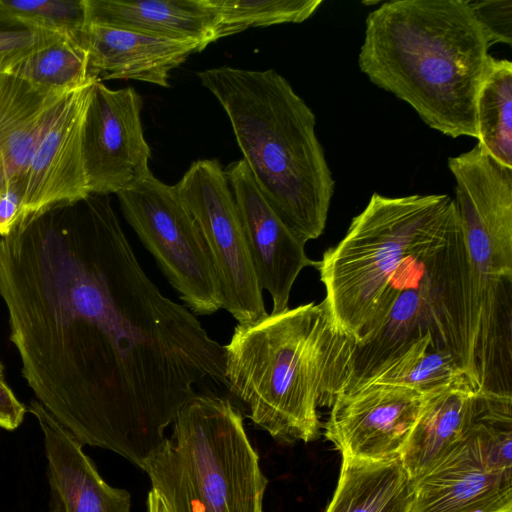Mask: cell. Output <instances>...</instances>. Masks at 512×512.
<instances>
[{
    "label": "cell",
    "instance_id": "cell-1",
    "mask_svg": "<svg viewBox=\"0 0 512 512\" xmlns=\"http://www.w3.org/2000/svg\"><path fill=\"white\" fill-rule=\"evenodd\" d=\"M0 296L36 400L82 446L141 469L224 346L139 263L108 195L21 219L0 238Z\"/></svg>",
    "mask_w": 512,
    "mask_h": 512
},
{
    "label": "cell",
    "instance_id": "cell-2",
    "mask_svg": "<svg viewBox=\"0 0 512 512\" xmlns=\"http://www.w3.org/2000/svg\"><path fill=\"white\" fill-rule=\"evenodd\" d=\"M489 48L467 0H392L367 15L358 65L430 128L477 139Z\"/></svg>",
    "mask_w": 512,
    "mask_h": 512
},
{
    "label": "cell",
    "instance_id": "cell-3",
    "mask_svg": "<svg viewBox=\"0 0 512 512\" xmlns=\"http://www.w3.org/2000/svg\"><path fill=\"white\" fill-rule=\"evenodd\" d=\"M355 344L323 301L270 313L234 328L224 346L225 386L257 427L307 443L319 435L318 408L345 388Z\"/></svg>",
    "mask_w": 512,
    "mask_h": 512
},
{
    "label": "cell",
    "instance_id": "cell-4",
    "mask_svg": "<svg viewBox=\"0 0 512 512\" xmlns=\"http://www.w3.org/2000/svg\"><path fill=\"white\" fill-rule=\"evenodd\" d=\"M226 112L253 178L305 244L325 229L335 181L316 135V117L273 69L221 66L197 72Z\"/></svg>",
    "mask_w": 512,
    "mask_h": 512
},
{
    "label": "cell",
    "instance_id": "cell-5",
    "mask_svg": "<svg viewBox=\"0 0 512 512\" xmlns=\"http://www.w3.org/2000/svg\"><path fill=\"white\" fill-rule=\"evenodd\" d=\"M142 470L168 512H263L268 480L242 414L225 398L187 401Z\"/></svg>",
    "mask_w": 512,
    "mask_h": 512
},
{
    "label": "cell",
    "instance_id": "cell-6",
    "mask_svg": "<svg viewBox=\"0 0 512 512\" xmlns=\"http://www.w3.org/2000/svg\"><path fill=\"white\" fill-rule=\"evenodd\" d=\"M456 212L447 194L373 193L343 239L324 252L317 268L325 288L323 303L356 344L367 335L397 268Z\"/></svg>",
    "mask_w": 512,
    "mask_h": 512
},
{
    "label": "cell",
    "instance_id": "cell-7",
    "mask_svg": "<svg viewBox=\"0 0 512 512\" xmlns=\"http://www.w3.org/2000/svg\"><path fill=\"white\" fill-rule=\"evenodd\" d=\"M121 211L194 315L222 308V294L205 241L173 187L150 173L117 194Z\"/></svg>",
    "mask_w": 512,
    "mask_h": 512
},
{
    "label": "cell",
    "instance_id": "cell-8",
    "mask_svg": "<svg viewBox=\"0 0 512 512\" xmlns=\"http://www.w3.org/2000/svg\"><path fill=\"white\" fill-rule=\"evenodd\" d=\"M196 223L211 256L222 294V308L238 324L267 316L234 196L216 159L194 161L172 185Z\"/></svg>",
    "mask_w": 512,
    "mask_h": 512
},
{
    "label": "cell",
    "instance_id": "cell-9",
    "mask_svg": "<svg viewBox=\"0 0 512 512\" xmlns=\"http://www.w3.org/2000/svg\"><path fill=\"white\" fill-rule=\"evenodd\" d=\"M142 98L132 87L90 86L82 123V153L90 194L125 191L150 173L151 150L141 121Z\"/></svg>",
    "mask_w": 512,
    "mask_h": 512
},
{
    "label": "cell",
    "instance_id": "cell-10",
    "mask_svg": "<svg viewBox=\"0 0 512 512\" xmlns=\"http://www.w3.org/2000/svg\"><path fill=\"white\" fill-rule=\"evenodd\" d=\"M423 394L382 384H365L339 394L324 426L341 453L372 461L400 458L420 412Z\"/></svg>",
    "mask_w": 512,
    "mask_h": 512
},
{
    "label": "cell",
    "instance_id": "cell-11",
    "mask_svg": "<svg viewBox=\"0 0 512 512\" xmlns=\"http://www.w3.org/2000/svg\"><path fill=\"white\" fill-rule=\"evenodd\" d=\"M412 483L409 512H512V467L496 457L472 424Z\"/></svg>",
    "mask_w": 512,
    "mask_h": 512
},
{
    "label": "cell",
    "instance_id": "cell-12",
    "mask_svg": "<svg viewBox=\"0 0 512 512\" xmlns=\"http://www.w3.org/2000/svg\"><path fill=\"white\" fill-rule=\"evenodd\" d=\"M235 199L246 243L262 290L272 298V312L289 308V298L300 272L319 260L310 259L302 242L280 219L244 161L240 159L224 169Z\"/></svg>",
    "mask_w": 512,
    "mask_h": 512
},
{
    "label": "cell",
    "instance_id": "cell-13",
    "mask_svg": "<svg viewBox=\"0 0 512 512\" xmlns=\"http://www.w3.org/2000/svg\"><path fill=\"white\" fill-rule=\"evenodd\" d=\"M92 84L66 94L41 133L22 179V219L90 195L83 162L82 123Z\"/></svg>",
    "mask_w": 512,
    "mask_h": 512
},
{
    "label": "cell",
    "instance_id": "cell-14",
    "mask_svg": "<svg viewBox=\"0 0 512 512\" xmlns=\"http://www.w3.org/2000/svg\"><path fill=\"white\" fill-rule=\"evenodd\" d=\"M29 412L43 433L50 487L48 512H131L130 493L107 484L82 444L37 400L31 401Z\"/></svg>",
    "mask_w": 512,
    "mask_h": 512
},
{
    "label": "cell",
    "instance_id": "cell-15",
    "mask_svg": "<svg viewBox=\"0 0 512 512\" xmlns=\"http://www.w3.org/2000/svg\"><path fill=\"white\" fill-rule=\"evenodd\" d=\"M76 41L87 50L96 79H131L166 88L169 72L202 50L195 41L95 23H88Z\"/></svg>",
    "mask_w": 512,
    "mask_h": 512
},
{
    "label": "cell",
    "instance_id": "cell-16",
    "mask_svg": "<svg viewBox=\"0 0 512 512\" xmlns=\"http://www.w3.org/2000/svg\"><path fill=\"white\" fill-rule=\"evenodd\" d=\"M479 391L467 375L424 393L400 459L411 480L430 470L469 430Z\"/></svg>",
    "mask_w": 512,
    "mask_h": 512
},
{
    "label": "cell",
    "instance_id": "cell-17",
    "mask_svg": "<svg viewBox=\"0 0 512 512\" xmlns=\"http://www.w3.org/2000/svg\"><path fill=\"white\" fill-rule=\"evenodd\" d=\"M65 95L42 90L10 71L0 72V194L22 185L35 145Z\"/></svg>",
    "mask_w": 512,
    "mask_h": 512
},
{
    "label": "cell",
    "instance_id": "cell-18",
    "mask_svg": "<svg viewBox=\"0 0 512 512\" xmlns=\"http://www.w3.org/2000/svg\"><path fill=\"white\" fill-rule=\"evenodd\" d=\"M88 22L198 42L215 41L216 19L205 0H86Z\"/></svg>",
    "mask_w": 512,
    "mask_h": 512
},
{
    "label": "cell",
    "instance_id": "cell-19",
    "mask_svg": "<svg viewBox=\"0 0 512 512\" xmlns=\"http://www.w3.org/2000/svg\"><path fill=\"white\" fill-rule=\"evenodd\" d=\"M413 483L400 458L341 456L338 483L325 512H409Z\"/></svg>",
    "mask_w": 512,
    "mask_h": 512
},
{
    "label": "cell",
    "instance_id": "cell-20",
    "mask_svg": "<svg viewBox=\"0 0 512 512\" xmlns=\"http://www.w3.org/2000/svg\"><path fill=\"white\" fill-rule=\"evenodd\" d=\"M462 375L466 373L460 360L451 352L441 349L428 333L384 364L362 385L399 386L424 394Z\"/></svg>",
    "mask_w": 512,
    "mask_h": 512
},
{
    "label": "cell",
    "instance_id": "cell-21",
    "mask_svg": "<svg viewBox=\"0 0 512 512\" xmlns=\"http://www.w3.org/2000/svg\"><path fill=\"white\" fill-rule=\"evenodd\" d=\"M478 144L512 168V63L491 57L476 102Z\"/></svg>",
    "mask_w": 512,
    "mask_h": 512
},
{
    "label": "cell",
    "instance_id": "cell-22",
    "mask_svg": "<svg viewBox=\"0 0 512 512\" xmlns=\"http://www.w3.org/2000/svg\"><path fill=\"white\" fill-rule=\"evenodd\" d=\"M8 71L42 90L60 95L98 81L91 72L87 50L68 36L34 50Z\"/></svg>",
    "mask_w": 512,
    "mask_h": 512
},
{
    "label": "cell",
    "instance_id": "cell-23",
    "mask_svg": "<svg viewBox=\"0 0 512 512\" xmlns=\"http://www.w3.org/2000/svg\"><path fill=\"white\" fill-rule=\"evenodd\" d=\"M215 15V41L250 27L300 23L322 0H205Z\"/></svg>",
    "mask_w": 512,
    "mask_h": 512
},
{
    "label": "cell",
    "instance_id": "cell-24",
    "mask_svg": "<svg viewBox=\"0 0 512 512\" xmlns=\"http://www.w3.org/2000/svg\"><path fill=\"white\" fill-rule=\"evenodd\" d=\"M0 4L31 23L75 40L89 23L86 0H0Z\"/></svg>",
    "mask_w": 512,
    "mask_h": 512
},
{
    "label": "cell",
    "instance_id": "cell-25",
    "mask_svg": "<svg viewBox=\"0 0 512 512\" xmlns=\"http://www.w3.org/2000/svg\"><path fill=\"white\" fill-rule=\"evenodd\" d=\"M64 36L44 29L5 9L0 4V72L34 50Z\"/></svg>",
    "mask_w": 512,
    "mask_h": 512
},
{
    "label": "cell",
    "instance_id": "cell-26",
    "mask_svg": "<svg viewBox=\"0 0 512 512\" xmlns=\"http://www.w3.org/2000/svg\"><path fill=\"white\" fill-rule=\"evenodd\" d=\"M489 46L495 43L512 44V1H468Z\"/></svg>",
    "mask_w": 512,
    "mask_h": 512
},
{
    "label": "cell",
    "instance_id": "cell-27",
    "mask_svg": "<svg viewBox=\"0 0 512 512\" xmlns=\"http://www.w3.org/2000/svg\"><path fill=\"white\" fill-rule=\"evenodd\" d=\"M27 409L19 401L5 379L4 365L0 361V428L15 430L22 423Z\"/></svg>",
    "mask_w": 512,
    "mask_h": 512
},
{
    "label": "cell",
    "instance_id": "cell-28",
    "mask_svg": "<svg viewBox=\"0 0 512 512\" xmlns=\"http://www.w3.org/2000/svg\"><path fill=\"white\" fill-rule=\"evenodd\" d=\"M148 512H168L163 500L151 490L148 494Z\"/></svg>",
    "mask_w": 512,
    "mask_h": 512
}]
</instances>
